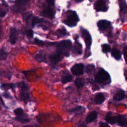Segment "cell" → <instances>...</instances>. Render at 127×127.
Returning a JSON list of instances; mask_svg holds the SVG:
<instances>
[{
  "mask_svg": "<svg viewBox=\"0 0 127 127\" xmlns=\"http://www.w3.org/2000/svg\"><path fill=\"white\" fill-rule=\"evenodd\" d=\"M102 51L104 53H107L110 51V47L107 44H104L102 45Z\"/></svg>",
  "mask_w": 127,
  "mask_h": 127,
  "instance_id": "obj_30",
  "label": "cell"
},
{
  "mask_svg": "<svg viewBox=\"0 0 127 127\" xmlns=\"http://www.w3.org/2000/svg\"><path fill=\"white\" fill-rule=\"evenodd\" d=\"M30 0H16V3L17 5H22L28 2Z\"/></svg>",
  "mask_w": 127,
  "mask_h": 127,
  "instance_id": "obj_37",
  "label": "cell"
},
{
  "mask_svg": "<svg viewBox=\"0 0 127 127\" xmlns=\"http://www.w3.org/2000/svg\"><path fill=\"white\" fill-rule=\"evenodd\" d=\"M81 34L82 38L84 40L85 43L86 45V49L85 53V57L87 58L90 55L89 54L90 47L92 44L91 36L90 33H89V32L87 30L83 28H81Z\"/></svg>",
  "mask_w": 127,
  "mask_h": 127,
  "instance_id": "obj_2",
  "label": "cell"
},
{
  "mask_svg": "<svg viewBox=\"0 0 127 127\" xmlns=\"http://www.w3.org/2000/svg\"><path fill=\"white\" fill-rule=\"evenodd\" d=\"M125 97V93L122 90L118 91L114 95L113 99L116 101H121Z\"/></svg>",
  "mask_w": 127,
  "mask_h": 127,
  "instance_id": "obj_17",
  "label": "cell"
},
{
  "mask_svg": "<svg viewBox=\"0 0 127 127\" xmlns=\"http://www.w3.org/2000/svg\"><path fill=\"white\" fill-rule=\"evenodd\" d=\"M15 119L17 122L21 124H25L29 123L30 121V119L28 118V116H24V117H17L16 116L15 118Z\"/></svg>",
  "mask_w": 127,
  "mask_h": 127,
  "instance_id": "obj_24",
  "label": "cell"
},
{
  "mask_svg": "<svg viewBox=\"0 0 127 127\" xmlns=\"http://www.w3.org/2000/svg\"><path fill=\"white\" fill-rule=\"evenodd\" d=\"M95 8L97 11H106L108 9L105 0H97L95 4Z\"/></svg>",
  "mask_w": 127,
  "mask_h": 127,
  "instance_id": "obj_7",
  "label": "cell"
},
{
  "mask_svg": "<svg viewBox=\"0 0 127 127\" xmlns=\"http://www.w3.org/2000/svg\"><path fill=\"white\" fill-rule=\"evenodd\" d=\"M32 13L31 12H27L23 15V19L26 22V23L29 22V20L30 19L31 17H32Z\"/></svg>",
  "mask_w": 127,
  "mask_h": 127,
  "instance_id": "obj_31",
  "label": "cell"
},
{
  "mask_svg": "<svg viewBox=\"0 0 127 127\" xmlns=\"http://www.w3.org/2000/svg\"><path fill=\"white\" fill-rule=\"evenodd\" d=\"M97 26L101 31H104L111 26V22L106 20H101L97 22Z\"/></svg>",
  "mask_w": 127,
  "mask_h": 127,
  "instance_id": "obj_8",
  "label": "cell"
},
{
  "mask_svg": "<svg viewBox=\"0 0 127 127\" xmlns=\"http://www.w3.org/2000/svg\"><path fill=\"white\" fill-rule=\"evenodd\" d=\"M14 114L17 117H24V116H28L25 113L24 110L21 108H18L14 110L13 111Z\"/></svg>",
  "mask_w": 127,
  "mask_h": 127,
  "instance_id": "obj_25",
  "label": "cell"
},
{
  "mask_svg": "<svg viewBox=\"0 0 127 127\" xmlns=\"http://www.w3.org/2000/svg\"><path fill=\"white\" fill-rule=\"evenodd\" d=\"M100 127H109V125H108L107 123H103V122H101L100 123V125H99Z\"/></svg>",
  "mask_w": 127,
  "mask_h": 127,
  "instance_id": "obj_41",
  "label": "cell"
},
{
  "mask_svg": "<svg viewBox=\"0 0 127 127\" xmlns=\"http://www.w3.org/2000/svg\"><path fill=\"white\" fill-rule=\"evenodd\" d=\"M57 33L59 36H66V31L64 28L59 29L57 31Z\"/></svg>",
  "mask_w": 127,
  "mask_h": 127,
  "instance_id": "obj_35",
  "label": "cell"
},
{
  "mask_svg": "<svg viewBox=\"0 0 127 127\" xmlns=\"http://www.w3.org/2000/svg\"><path fill=\"white\" fill-rule=\"evenodd\" d=\"M72 78L73 77L72 75H71L68 72L64 71V72L63 74L62 75L61 81L63 84H65L68 82L71 81L72 80Z\"/></svg>",
  "mask_w": 127,
  "mask_h": 127,
  "instance_id": "obj_13",
  "label": "cell"
},
{
  "mask_svg": "<svg viewBox=\"0 0 127 127\" xmlns=\"http://www.w3.org/2000/svg\"><path fill=\"white\" fill-rule=\"evenodd\" d=\"M17 30L14 28H11L10 30V36L9 40L11 44L14 45L17 40Z\"/></svg>",
  "mask_w": 127,
  "mask_h": 127,
  "instance_id": "obj_9",
  "label": "cell"
},
{
  "mask_svg": "<svg viewBox=\"0 0 127 127\" xmlns=\"http://www.w3.org/2000/svg\"><path fill=\"white\" fill-rule=\"evenodd\" d=\"M25 34H26L27 37L29 39H32L33 37L34 33H33V31L31 29L26 30L25 31Z\"/></svg>",
  "mask_w": 127,
  "mask_h": 127,
  "instance_id": "obj_34",
  "label": "cell"
},
{
  "mask_svg": "<svg viewBox=\"0 0 127 127\" xmlns=\"http://www.w3.org/2000/svg\"><path fill=\"white\" fill-rule=\"evenodd\" d=\"M19 98L21 101L27 102L30 99L29 91H20Z\"/></svg>",
  "mask_w": 127,
  "mask_h": 127,
  "instance_id": "obj_11",
  "label": "cell"
},
{
  "mask_svg": "<svg viewBox=\"0 0 127 127\" xmlns=\"http://www.w3.org/2000/svg\"><path fill=\"white\" fill-rule=\"evenodd\" d=\"M76 0V1H81L82 0Z\"/></svg>",
  "mask_w": 127,
  "mask_h": 127,
  "instance_id": "obj_42",
  "label": "cell"
},
{
  "mask_svg": "<svg viewBox=\"0 0 127 127\" xmlns=\"http://www.w3.org/2000/svg\"><path fill=\"white\" fill-rule=\"evenodd\" d=\"M97 117V113L96 111H92L89 113L86 118V122L88 124L93 121H94Z\"/></svg>",
  "mask_w": 127,
  "mask_h": 127,
  "instance_id": "obj_14",
  "label": "cell"
},
{
  "mask_svg": "<svg viewBox=\"0 0 127 127\" xmlns=\"http://www.w3.org/2000/svg\"><path fill=\"white\" fill-rule=\"evenodd\" d=\"M123 54L126 63H127V46H125L123 49Z\"/></svg>",
  "mask_w": 127,
  "mask_h": 127,
  "instance_id": "obj_38",
  "label": "cell"
},
{
  "mask_svg": "<svg viewBox=\"0 0 127 127\" xmlns=\"http://www.w3.org/2000/svg\"><path fill=\"white\" fill-rule=\"evenodd\" d=\"M112 55L114 57L116 60H119L121 58V53L118 49H116V48H114L111 52Z\"/></svg>",
  "mask_w": 127,
  "mask_h": 127,
  "instance_id": "obj_23",
  "label": "cell"
},
{
  "mask_svg": "<svg viewBox=\"0 0 127 127\" xmlns=\"http://www.w3.org/2000/svg\"><path fill=\"white\" fill-rule=\"evenodd\" d=\"M121 11L124 13L127 12V4L126 3L125 0H120L119 2Z\"/></svg>",
  "mask_w": 127,
  "mask_h": 127,
  "instance_id": "obj_27",
  "label": "cell"
},
{
  "mask_svg": "<svg viewBox=\"0 0 127 127\" xmlns=\"http://www.w3.org/2000/svg\"><path fill=\"white\" fill-rule=\"evenodd\" d=\"M74 82H75V84L78 89H79L81 87H82L84 84V81L83 79L80 78H76L75 79Z\"/></svg>",
  "mask_w": 127,
  "mask_h": 127,
  "instance_id": "obj_29",
  "label": "cell"
},
{
  "mask_svg": "<svg viewBox=\"0 0 127 127\" xmlns=\"http://www.w3.org/2000/svg\"><path fill=\"white\" fill-rule=\"evenodd\" d=\"M16 85L13 83H4L0 85V87L2 90L7 91L8 89H13L15 88Z\"/></svg>",
  "mask_w": 127,
  "mask_h": 127,
  "instance_id": "obj_16",
  "label": "cell"
},
{
  "mask_svg": "<svg viewBox=\"0 0 127 127\" xmlns=\"http://www.w3.org/2000/svg\"><path fill=\"white\" fill-rule=\"evenodd\" d=\"M95 66L93 64H89L86 67V71L88 73H91L94 70Z\"/></svg>",
  "mask_w": 127,
  "mask_h": 127,
  "instance_id": "obj_32",
  "label": "cell"
},
{
  "mask_svg": "<svg viewBox=\"0 0 127 127\" xmlns=\"http://www.w3.org/2000/svg\"><path fill=\"white\" fill-rule=\"evenodd\" d=\"M105 101V97L104 95L99 93H98L94 97V102L97 104H100L102 103Z\"/></svg>",
  "mask_w": 127,
  "mask_h": 127,
  "instance_id": "obj_18",
  "label": "cell"
},
{
  "mask_svg": "<svg viewBox=\"0 0 127 127\" xmlns=\"http://www.w3.org/2000/svg\"><path fill=\"white\" fill-rule=\"evenodd\" d=\"M17 85L20 88V91H29V85L23 81L18 82Z\"/></svg>",
  "mask_w": 127,
  "mask_h": 127,
  "instance_id": "obj_19",
  "label": "cell"
},
{
  "mask_svg": "<svg viewBox=\"0 0 127 127\" xmlns=\"http://www.w3.org/2000/svg\"><path fill=\"white\" fill-rule=\"evenodd\" d=\"M46 21L44 19L40 18L37 16H34L32 18V20L31 22V25L32 27H34L37 24L42 22H46Z\"/></svg>",
  "mask_w": 127,
  "mask_h": 127,
  "instance_id": "obj_21",
  "label": "cell"
},
{
  "mask_svg": "<svg viewBox=\"0 0 127 127\" xmlns=\"http://www.w3.org/2000/svg\"><path fill=\"white\" fill-rule=\"evenodd\" d=\"M35 60L37 61H38L39 63H42V62L46 63V62L45 56L42 53H39V54H38L36 55Z\"/></svg>",
  "mask_w": 127,
  "mask_h": 127,
  "instance_id": "obj_26",
  "label": "cell"
},
{
  "mask_svg": "<svg viewBox=\"0 0 127 127\" xmlns=\"http://www.w3.org/2000/svg\"><path fill=\"white\" fill-rule=\"evenodd\" d=\"M2 95L5 98H6V99H12L13 98V97L11 95L10 93L7 91H5L4 92H3L2 93Z\"/></svg>",
  "mask_w": 127,
  "mask_h": 127,
  "instance_id": "obj_36",
  "label": "cell"
},
{
  "mask_svg": "<svg viewBox=\"0 0 127 127\" xmlns=\"http://www.w3.org/2000/svg\"><path fill=\"white\" fill-rule=\"evenodd\" d=\"M84 65L82 64H74L71 69L72 73L76 76L82 75L83 73Z\"/></svg>",
  "mask_w": 127,
  "mask_h": 127,
  "instance_id": "obj_5",
  "label": "cell"
},
{
  "mask_svg": "<svg viewBox=\"0 0 127 127\" xmlns=\"http://www.w3.org/2000/svg\"><path fill=\"white\" fill-rule=\"evenodd\" d=\"M106 121L110 124H114L116 122V117L112 116L110 113L107 114L105 117Z\"/></svg>",
  "mask_w": 127,
  "mask_h": 127,
  "instance_id": "obj_22",
  "label": "cell"
},
{
  "mask_svg": "<svg viewBox=\"0 0 127 127\" xmlns=\"http://www.w3.org/2000/svg\"><path fill=\"white\" fill-rule=\"evenodd\" d=\"M49 6H53L55 3V0H46Z\"/></svg>",
  "mask_w": 127,
  "mask_h": 127,
  "instance_id": "obj_39",
  "label": "cell"
},
{
  "mask_svg": "<svg viewBox=\"0 0 127 127\" xmlns=\"http://www.w3.org/2000/svg\"><path fill=\"white\" fill-rule=\"evenodd\" d=\"M85 110V108L84 107L79 106L75 107L74 108H72V109L69 110V112L70 113H74L75 114H82L83 112H84Z\"/></svg>",
  "mask_w": 127,
  "mask_h": 127,
  "instance_id": "obj_20",
  "label": "cell"
},
{
  "mask_svg": "<svg viewBox=\"0 0 127 127\" xmlns=\"http://www.w3.org/2000/svg\"><path fill=\"white\" fill-rule=\"evenodd\" d=\"M64 57V56L58 52H56L55 54L51 55L49 56V58L51 62V63L52 65H56L61 61Z\"/></svg>",
  "mask_w": 127,
  "mask_h": 127,
  "instance_id": "obj_6",
  "label": "cell"
},
{
  "mask_svg": "<svg viewBox=\"0 0 127 127\" xmlns=\"http://www.w3.org/2000/svg\"><path fill=\"white\" fill-rule=\"evenodd\" d=\"M6 11H5L2 9H0V17L4 16L6 15Z\"/></svg>",
  "mask_w": 127,
  "mask_h": 127,
  "instance_id": "obj_40",
  "label": "cell"
},
{
  "mask_svg": "<svg viewBox=\"0 0 127 127\" xmlns=\"http://www.w3.org/2000/svg\"><path fill=\"white\" fill-rule=\"evenodd\" d=\"M42 15L45 17L52 19L54 17L55 12L51 7H47L43 10L42 12Z\"/></svg>",
  "mask_w": 127,
  "mask_h": 127,
  "instance_id": "obj_10",
  "label": "cell"
},
{
  "mask_svg": "<svg viewBox=\"0 0 127 127\" xmlns=\"http://www.w3.org/2000/svg\"><path fill=\"white\" fill-rule=\"evenodd\" d=\"M68 13L69 14L64 20V23L70 27L74 26L78 21V16L75 11H69Z\"/></svg>",
  "mask_w": 127,
  "mask_h": 127,
  "instance_id": "obj_3",
  "label": "cell"
},
{
  "mask_svg": "<svg viewBox=\"0 0 127 127\" xmlns=\"http://www.w3.org/2000/svg\"><path fill=\"white\" fill-rule=\"evenodd\" d=\"M71 50L75 55H80L82 53V46L79 43H77L72 47Z\"/></svg>",
  "mask_w": 127,
  "mask_h": 127,
  "instance_id": "obj_15",
  "label": "cell"
},
{
  "mask_svg": "<svg viewBox=\"0 0 127 127\" xmlns=\"http://www.w3.org/2000/svg\"><path fill=\"white\" fill-rule=\"evenodd\" d=\"M34 43L35 44H36L40 46H43L44 45H45V43L44 41H43L41 40H39L37 38H35L34 41Z\"/></svg>",
  "mask_w": 127,
  "mask_h": 127,
  "instance_id": "obj_33",
  "label": "cell"
},
{
  "mask_svg": "<svg viewBox=\"0 0 127 127\" xmlns=\"http://www.w3.org/2000/svg\"><path fill=\"white\" fill-rule=\"evenodd\" d=\"M109 77L110 75L109 73L103 69H101L96 74L95 79L96 81L98 83H102L106 81Z\"/></svg>",
  "mask_w": 127,
  "mask_h": 127,
  "instance_id": "obj_4",
  "label": "cell"
},
{
  "mask_svg": "<svg viewBox=\"0 0 127 127\" xmlns=\"http://www.w3.org/2000/svg\"><path fill=\"white\" fill-rule=\"evenodd\" d=\"M71 48V42L69 40H65L59 42L57 46V52L63 55L64 56L68 57L69 55V51Z\"/></svg>",
  "mask_w": 127,
  "mask_h": 127,
  "instance_id": "obj_1",
  "label": "cell"
},
{
  "mask_svg": "<svg viewBox=\"0 0 127 127\" xmlns=\"http://www.w3.org/2000/svg\"><path fill=\"white\" fill-rule=\"evenodd\" d=\"M8 57L7 53L3 49H0V61L5 60Z\"/></svg>",
  "mask_w": 127,
  "mask_h": 127,
  "instance_id": "obj_28",
  "label": "cell"
},
{
  "mask_svg": "<svg viewBox=\"0 0 127 127\" xmlns=\"http://www.w3.org/2000/svg\"><path fill=\"white\" fill-rule=\"evenodd\" d=\"M116 122L118 124L122 127L127 126V119L123 115H119L116 117Z\"/></svg>",
  "mask_w": 127,
  "mask_h": 127,
  "instance_id": "obj_12",
  "label": "cell"
}]
</instances>
